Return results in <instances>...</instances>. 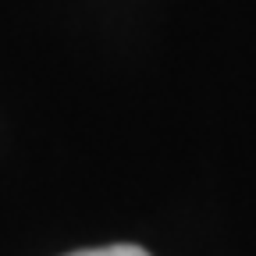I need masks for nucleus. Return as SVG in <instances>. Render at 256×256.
Here are the masks:
<instances>
[{"mask_svg": "<svg viewBox=\"0 0 256 256\" xmlns=\"http://www.w3.org/2000/svg\"><path fill=\"white\" fill-rule=\"evenodd\" d=\"M72 256H150V252L139 249V246H104V249H82V252H72Z\"/></svg>", "mask_w": 256, "mask_h": 256, "instance_id": "1", "label": "nucleus"}]
</instances>
